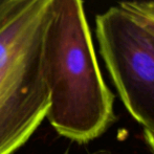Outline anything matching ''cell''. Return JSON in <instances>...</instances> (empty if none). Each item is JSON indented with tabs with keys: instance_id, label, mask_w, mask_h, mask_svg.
I'll return each mask as SVG.
<instances>
[{
	"instance_id": "6",
	"label": "cell",
	"mask_w": 154,
	"mask_h": 154,
	"mask_svg": "<svg viewBox=\"0 0 154 154\" xmlns=\"http://www.w3.org/2000/svg\"><path fill=\"white\" fill-rule=\"evenodd\" d=\"M8 1V0H0V11L2 10V8H3V6L5 5V3Z\"/></svg>"
},
{
	"instance_id": "2",
	"label": "cell",
	"mask_w": 154,
	"mask_h": 154,
	"mask_svg": "<svg viewBox=\"0 0 154 154\" xmlns=\"http://www.w3.org/2000/svg\"><path fill=\"white\" fill-rule=\"evenodd\" d=\"M95 36L121 101L154 134V38L118 5L95 17Z\"/></svg>"
},
{
	"instance_id": "1",
	"label": "cell",
	"mask_w": 154,
	"mask_h": 154,
	"mask_svg": "<svg viewBox=\"0 0 154 154\" xmlns=\"http://www.w3.org/2000/svg\"><path fill=\"white\" fill-rule=\"evenodd\" d=\"M41 65L49 97L46 118L64 137L87 144L116 121L114 95L102 75L83 0H49Z\"/></svg>"
},
{
	"instance_id": "7",
	"label": "cell",
	"mask_w": 154,
	"mask_h": 154,
	"mask_svg": "<svg viewBox=\"0 0 154 154\" xmlns=\"http://www.w3.org/2000/svg\"><path fill=\"white\" fill-rule=\"evenodd\" d=\"M64 154H67V152H66V153H64Z\"/></svg>"
},
{
	"instance_id": "3",
	"label": "cell",
	"mask_w": 154,
	"mask_h": 154,
	"mask_svg": "<svg viewBox=\"0 0 154 154\" xmlns=\"http://www.w3.org/2000/svg\"><path fill=\"white\" fill-rule=\"evenodd\" d=\"M43 23L44 18L0 70V154L18 150L46 118L49 97L41 65Z\"/></svg>"
},
{
	"instance_id": "4",
	"label": "cell",
	"mask_w": 154,
	"mask_h": 154,
	"mask_svg": "<svg viewBox=\"0 0 154 154\" xmlns=\"http://www.w3.org/2000/svg\"><path fill=\"white\" fill-rule=\"evenodd\" d=\"M118 6L154 38V1L128 0L120 2Z\"/></svg>"
},
{
	"instance_id": "5",
	"label": "cell",
	"mask_w": 154,
	"mask_h": 154,
	"mask_svg": "<svg viewBox=\"0 0 154 154\" xmlns=\"http://www.w3.org/2000/svg\"><path fill=\"white\" fill-rule=\"evenodd\" d=\"M144 138L146 140V144L148 146V148L150 149L152 154H154V134L147 131V130H144Z\"/></svg>"
}]
</instances>
